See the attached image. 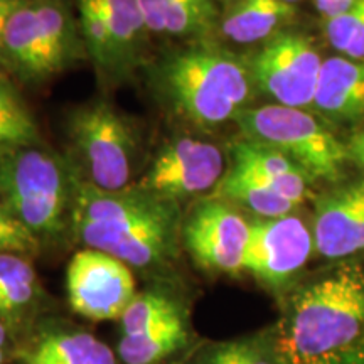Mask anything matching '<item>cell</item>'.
Returning <instances> with one entry per match:
<instances>
[{"label":"cell","instance_id":"6da1fadb","mask_svg":"<svg viewBox=\"0 0 364 364\" xmlns=\"http://www.w3.org/2000/svg\"><path fill=\"white\" fill-rule=\"evenodd\" d=\"M182 204L136 184L103 191L76 172L71 233L86 248L100 250L130 268L169 265L181 247Z\"/></svg>","mask_w":364,"mask_h":364},{"label":"cell","instance_id":"7a4b0ae2","mask_svg":"<svg viewBox=\"0 0 364 364\" xmlns=\"http://www.w3.org/2000/svg\"><path fill=\"white\" fill-rule=\"evenodd\" d=\"M144 73L159 107L201 132L236 122L257 95L245 54L220 39L177 44L150 58Z\"/></svg>","mask_w":364,"mask_h":364},{"label":"cell","instance_id":"3957f363","mask_svg":"<svg viewBox=\"0 0 364 364\" xmlns=\"http://www.w3.org/2000/svg\"><path fill=\"white\" fill-rule=\"evenodd\" d=\"M282 364H338L364 353V265L343 260L290 295L275 334Z\"/></svg>","mask_w":364,"mask_h":364},{"label":"cell","instance_id":"277c9868","mask_svg":"<svg viewBox=\"0 0 364 364\" xmlns=\"http://www.w3.org/2000/svg\"><path fill=\"white\" fill-rule=\"evenodd\" d=\"M75 188L70 159L46 145L0 159V201L39 241L71 231Z\"/></svg>","mask_w":364,"mask_h":364},{"label":"cell","instance_id":"5b68a950","mask_svg":"<svg viewBox=\"0 0 364 364\" xmlns=\"http://www.w3.org/2000/svg\"><path fill=\"white\" fill-rule=\"evenodd\" d=\"M4 59L7 75L34 88L88 61L70 0H22L7 22Z\"/></svg>","mask_w":364,"mask_h":364},{"label":"cell","instance_id":"8992f818","mask_svg":"<svg viewBox=\"0 0 364 364\" xmlns=\"http://www.w3.org/2000/svg\"><path fill=\"white\" fill-rule=\"evenodd\" d=\"M66 156L81 179L103 191L130 188L142 174V130L108 100L71 108L65 120Z\"/></svg>","mask_w":364,"mask_h":364},{"label":"cell","instance_id":"52a82bcc","mask_svg":"<svg viewBox=\"0 0 364 364\" xmlns=\"http://www.w3.org/2000/svg\"><path fill=\"white\" fill-rule=\"evenodd\" d=\"M241 136L284 154L316 182L338 184L351 162L346 142L317 115L282 105L250 107L236 118Z\"/></svg>","mask_w":364,"mask_h":364},{"label":"cell","instance_id":"ba28073f","mask_svg":"<svg viewBox=\"0 0 364 364\" xmlns=\"http://www.w3.org/2000/svg\"><path fill=\"white\" fill-rule=\"evenodd\" d=\"M75 9L86 56L105 90L144 73L154 54L140 0H75Z\"/></svg>","mask_w":364,"mask_h":364},{"label":"cell","instance_id":"9c48e42d","mask_svg":"<svg viewBox=\"0 0 364 364\" xmlns=\"http://www.w3.org/2000/svg\"><path fill=\"white\" fill-rule=\"evenodd\" d=\"M257 93L273 105L311 112L324 59L311 36L289 27L245 54Z\"/></svg>","mask_w":364,"mask_h":364},{"label":"cell","instance_id":"30bf717a","mask_svg":"<svg viewBox=\"0 0 364 364\" xmlns=\"http://www.w3.org/2000/svg\"><path fill=\"white\" fill-rule=\"evenodd\" d=\"M226 169V154L220 145L198 135L177 134L159 145L135 184L182 204L211 196Z\"/></svg>","mask_w":364,"mask_h":364},{"label":"cell","instance_id":"8fae6325","mask_svg":"<svg viewBox=\"0 0 364 364\" xmlns=\"http://www.w3.org/2000/svg\"><path fill=\"white\" fill-rule=\"evenodd\" d=\"M248 238L250 220L233 204L211 196L198 199L182 220V247L208 273L240 275Z\"/></svg>","mask_w":364,"mask_h":364},{"label":"cell","instance_id":"7c38bea8","mask_svg":"<svg viewBox=\"0 0 364 364\" xmlns=\"http://www.w3.org/2000/svg\"><path fill=\"white\" fill-rule=\"evenodd\" d=\"M312 228L302 218H252L243 272L273 294H284L311 260Z\"/></svg>","mask_w":364,"mask_h":364},{"label":"cell","instance_id":"4fadbf2b","mask_svg":"<svg viewBox=\"0 0 364 364\" xmlns=\"http://www.w3.org/2000/svg\"><path fill=\"white\" fill-rule=\"evenodd\" d=\"M66 290L73 312L90 321L122 318L136 295L132 268L93 248L73 255L66 270Z\"/></svg>","mask_w":364,"mask_h":364},{"label":"cell","instance_id":"5bb4252c","mask_svg":"<svg viewBox=\"0 0 364 364\" xmlns=\"http://www.w3.org/2000/svg\"><path fill=\"white\" fill-rule=\"evenodd\" d=\"M314 250L331 262L364 253V176L338 182L314 201Z\"/></svg>","mask_w":364,"mask_h":364},{"label":"cell","instance_id":"9a60e30c","mask_svg":"<svg viewBox=\"0 0 364 364\" xmlns=\"http://www.w3.org/2000/svg\"><path fill=\"white\" fill-rule=\"evenodd\" d=\"M311 112L329 127L364 124V59L341 56L322 63Z\"/></svg>","mask_w":364,"mask_h":364},{"label":"cell","instance_id":"2e32d148","mask_svg":"<svg viewBox=\"0 0 364 364\" xmlns=\"http://www.w3.org/2000/svg\"><path fill=\"white\" fill-rule=\"evenodd\" d=\"M149 33L177 44L220 39L215 0H140Z\"/></svg>","mask_w":364,"mask_h":364},{"label":"cell","instance_id":"e0dca14e","mask_svg":"<svg viewBox=\"0 0 364 364\" xmlns=\"http://www.w3.org/2000/svg\"><path fill=\"white\" fill-rule=\"evenodd\" d=\"M228 156H230V164L265 182L268 188L299 206H302L307 198H311L316 181L302 167H299L284 154L277 152L275 149L240 136L231 142Z\"/></svg>","mask_w":364,"mask_h":364},{"label":"cell","instance_id":"ac0fdd59","mask_svg":"<svg viewBox=\"0 0 364 364\" xmlns=\"http://www.w3.org/2000/svg\"><path fill=\"white\" fill-rule=\"evenodd\" d=\"M299 9L282 0H236L223 7L220 41L236 46H260L294 27Z\"/></svg>","mask_w":364,"mask_h":364},{"label":"cell","instance_id":"d6986e66","mask_svg":"<svg viewBox=\"0 0 364 364\" xmlns=\"http://www.w3.org/2000/svg\"><path fill=\"white\" fill-rule=\"evenodd\" d=\"M211 198L223 199L238 209L250 211L257 218H280L292 215L300 208L299 204L268 188L265 182L248 174L228 162V169L216 186Z\"/></svg>","mask_w":364,"mask_h":364},{"label":"cell","instance_id":"ffe728a7","mask_svg":"<svg viewBox=\"0 0 364 364\" xmlns=\"http://www.w3.org/2000/svg\"><path fill=\"white\" fill-rule=\"evenodd\" d=\"M22 364H115V356L90 332L59 331L34 343Z\"/></svg>","mask_w":364,"mask_h":364},{"label":"cell","instance_id":"44dd1931","mask_svg":"<svg viewBox=\"0 0 364 364\" xmlns=\"http://www.w3.org/2000/svg\"><path fill=\"white\" fill-rule=\"evenodd\" d=\"M44 145L33 113L6 76H0V159L21 149Z\"/></svg>","mask_w":364,"mask_h":364},{"label":"cell","instance_id":"7402d4cb","mask_svg":"<svg viewBox=\"0 0 364 364\" xmlns=\"http://www.w3.org/2000/svg\"><path fill=\"white\" fill-rule=\"evenodd\" d=\"M186 338L184 318L179 314L140 334L124 336L118 351L127 364H154L177 351Z\"/></svg>","mask_w":364,"mask_h":364},{"label":"cell","instance_id":"603a6c76","mask_svg":"<svg viewBox=\"0 0 364 364\" xmlns=\"http://www.w3.org/2000/svg\"><path fill=\"white\" fill-rule=\"evenodd\" d=\"M38 295V275L26 257L0 253V316H21Z\"/></svg>","mask_w":364,"mask_h":364},{"label":"cell","instance_id":"cb8c5ba5","mask_svg":"<svg viewBox=\"0 0 364 364\" xmlns=\"http://www.w3.org/2000/svg\"><path fill=\"white\" fill-rule=\"evenodd\" d=\"M196 364H282L275 346V334L215 344L199 356Z\"/></svg>","mask_w":364,"mask_h":364},{"label":"cell","instance_id":"d4e9b609","mask_svg":"<svg viewBox=\"0 0 364 364\" xmlns=\"http://www.w3.org/2000/svg\"><path fill=\"white\" fill-rule=\"evenodd\" d=\"M179 314L181 307L167 295L159 292L136 294L120 318L122 331L124 336L140 334Z\"/></svg>","mask_w":364,"mask_h":364},{"label":"cell","instance_id":"484cf974","mask_svg":"<svg viewBox=\"0 0 364 364\" xmlns=\"http://www.w3.org/2000/svg\"><path fill=\"white\" fill-rule=\"evenodd\" d=\"M324 22V36L341 56L364 59V0H358L348 12Z\"/></svg>","mask_w":364,"mask_h":364},{"label":"cell","instance_id":"4316f807","mask_svg":"<svg viewBox=\"0 0 364 364\" xmlns=\"http://www.w3.org/2000/svg\"><path fill=\"white\" fill-rule=\"evenodd\" d=\"M41 241L0 201V253L29 257L39 252Z\"/></svg>","mask_w":364,"mask_h":364},{"label":"cell","instance_id":"83f0119b","mask_svg":"<svg viewBox=\"0 0 364 364\" xmlns=\"http://www.w3.org/2000/svg\"><path fill=\"white\" fill-rule=\"evenodd\" d=\"M356 2L358 0H312V6L322 21H329L348 12Z\"/></svg>","mask_w":364,"mask_h":364},{"label":"cell","instance_id":"f1b7e54d","mask_svg":"<svg viewBox=\"0 0 364 364\" xmlns=\"http://www.w3.org/2000/svg\"><path fill=\"white\" fill-rule=\"evenodd\" d=\"M21 2L22 0H0V76H7L6 59H4V39H6L7 22Z\"/></svg>","mask_w":364,"mask_h":364},{"label":"cell","instance_id":"f546056e","mask_svg":"<svg viewBox=\"0 0 364 364\" xmlns=\"http://www.w3.org/2000/svg\"><path fill=\"white\" fill-rule=\"evenodd\" d=\"M346 147H348V154L351 162H354L358 167H361L364 171V124L353 130L348 142H346Z\"/></svg>","mask_w":364,"mask_h":364},{"label":"cell","instance_id":"4dcf8cb0","mask_svg":"<svg viewBox=\"0 0 364 364\" xmlns=\"http://www.w3.org/2000/svg\"><path fill=\"white\" fill-rule=\"evenodd\" d=\"M338 364H364V353H359V354H354V356H349L343 359V361H339Z\"/></svg>","mask_w":364,"mask_h":364},{"label":"cell","instance_id":"1f68e13d","mask_svg":"<svg viewBox=\"0 0 364 364\" xmlns=\"http://www.w3.org/2000/svg\"><path fill=\"white\" fill-rule=\"evenodd\" d=\"M4 341H6V327L0 324V349L4 348Z\"/></svg>","mask_w":364,"mask_h":364},{"label":"cell","instance_id":"d6a6232c","mask_svg":"<svg viewBox=\"0 0 364 364\" xmlns=\"http://www.w3.org/2000/svg\"><path fill=\"white\" fill-rule=\"evenodd\" d=\"M215 2L218 4V6L228 7V6H230V4H233V2H236V0H215Z\"/></svg>","mask_w":364,"mask_h":364},{"label":"cell","instance_id":"836d02e7","mask_svg":"<svg viewBox=\"0 0 364 364\" xmlns=\"http://www.w3.org/2000/svg\"><path fill=\"white\" fill-rule=\"evenodd\" d=\"M282 2H285V4H290V6H295V7H297L300 2H304V0H282Z\"/></svg>","mask_w":364,"mask_h":364},{"label":"cell","instance_id":"e575fe53","mask_svg":"<svg viewBox=\"0 0 364 364\" xmlns=\"http://www.w3.org/2000/svg\"><path fill=\"white\" fill-rule=\"evenodd\" d=\"M2 361H4V351L0 349V364H2Z\"/></svg>","mask_w":364,"mask_h":364}]
</instances>
